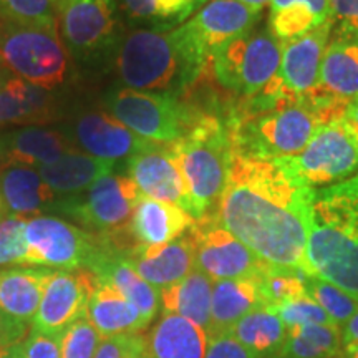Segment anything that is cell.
I'll use <instances>...</instances> for the list:
<instances>
[{"label":"cell","instance_id":"ee69618b","mask_svg":"<svg viewBox=\"0 0 358 358\" xmlns=\"http://www.w3.org/2000/svg\"><path fill=\"white\" fill-rule=\"evenodd\" d=\"M145 337L141 334H124L106 338L100 343L95 358H127L136 348L143 347Z\"/></svg>","mask_w":358,"mask_h":358},{"label":"cell","instance_id":"83f0119b","mask_svg":"<svg viewBox=\"0 0 358 358\" xmlns=\"http://www.w3.org/2000/svg\"><path fill=\"white\" fill-rule=\"evenodd\" d=\"M73 150L65 134L55 129L27 127L0 138V158L3 163L43 166Z\"/></svg>","mask_w":358,"mask_h":358},{"label":"cell","instance_id":"681fc988","mask_svg":"<svg viewBox=\"0 0 358 358\" xmlns=\"http://www.w3.org/2000/svg\"><path fill=\"white\" fill-rule=\"evenodd\" d=\"M0 358H25L24 355V343H15L7 350H3L0 353Z\"/></svg>","mask_w":358,"mask_h":358},{"label":"cell","instance_id":"f35d334b","mask_svg":"<svg viewBox=\"0 0 358 358\" xmlns=\"http://www.w3.org/2000/svg\"><path fill=\"white\" fill-rule=\"evenodd\" d=\"M27 219L13 214L0 217V268L29 266V244L25 237Z\"/></svg>","mask_w":358,"mask_h":358},{"label":"cell","instance_id":"cb8c5ba5","mask_svg":"<svg viewBox=\"0 0 358 358\" xmlns=\"http://www.w3.org/2000/svg\"><path fill=\"white\" fill-rule=\"evenodd\" d=\"M145 337V358H204L208 335L185 317L163 313Z\"/></svg>","mask_w":358,"mask_h":358},{"label":"cell","instance_id":"ba28073f","mask_svg":"<svg viewBox=\"0 0 358 358\" xmlns=\"http://www.w3.org/2000/svg\"><path fill=\"white\" fill-rule=\"evenodd\" d=\"M284 43L268 29L232 40L209 60L213 77L237 100L249 98L266 87L279 71Z\"/></svg>","mask_w":358,"mask_h":358},{"label":"cell","instance_id":"74e56055","mask_svg":"<svg viewBox=\"0 0 358 358\" xmlns=\"http://www.w3.org/2000/svg\"><path fill=\"white\" fill-rule=\"evenodd\" d=\"M60 0H0V19L20 25H58Z\"/></svg>","mask_w":358,"mask_h":358},{"label":"cell","instance_id":"d6a6232c","mask_svg":"<svg viewBox=\"0 0 358 358\" xmlns=\"http://www.w3.org/2000/svg\"><path fill=\"white\" fill-rule=\"evenodd\" d=\"M287 330L271 308L264 307L244 315L229 334L257 358H275L287 338Z\"/></svg>","mask_w":358,"mask_h":358},{"label":"cell","instance_id":"7bdbcfd3","mask_svg":"<svg viewBox=\"0 0 358 358\" xmlns=\"http://www.w3.org/2000/svg\"><path fill=\"white\" fill-rule=\"evenodd\" d=\"M65 334H43L32 329L22 342L25 358H62Z\"/></svg>","mask_w":358,"mask_h":358},{"label":"cell","instance_id":"d6986e66","mask_svg":"<svg viewBox=\"0 0 358 358\" xmlns=\"http://www.w3.org/2000/svg\"><path fill=\"white\" fill-rule=\"evenodd\" d=\"M120 252L138 272V275L156 290L176 284L196 268L194 244L189 231L171 243L159 245L134 244Z\"/></svg>","mask_w":358,"mask_h":358},{"label":"cell","instance_id":"db71d44e","mask_svg":"<svg viewBox=\"0 0 358 358\" xmlns=\"http://www.w3.org/2000/svg\"><path fill=\"white\" fill-rule=\"evenodd\" d=\"M143 350H145V343H143V347L136 348V350H133L131 353L127 358H145V355H143Z\"/></svg>","mask_w":358,"mask_h":358},{"label":"cell","instance_id":"52a82bcc","mask_svg":"<svg viewBox=\"0 0 358 358\" xmlns=\"http://www.w3.org/2000/svg\"><path fill=\"white\" fill-rule=\"evenodd\" d=\"M141 196L128 174L111 173L93 182L88 189L57 201L53 209L73 217L85 229L123 249L122 237L129 234V221Z\"/></svg>","mask_w":358,"mask_h":358},{"label":"cell","instance_id":"1f68e13d","mask_svg":"<svg viewBox=\"0 0 358 358\" xmlns=\"http://www.w3.org/2000/svg\"><path fill=\"white\" fill-rule=\"evenodd\" d=\"M52 118V98L47 90L12 77L0 90V124L43 123Z\"/></svg>","mask_w":358,"mask_h":358},{"label":"cell","instance_id":"5b68a950","mask_svg":"<svg viewBox=\"0 0 358 358\" xmlns=\"http://www.w3.org/2000/svg\"><path fill=\"white\" fill-rule=\"evenodd\" d=\"M224 122L231 129L234 153L261 159L297 156L322 124L319 116L302 101L264 110L232 105Z\"/></svg>","mask_w":358,"mask_h":358},{"label":"cell","instance_id":"4fadbf2b","mask_svg":"<svg viewBox=\"0 0 358 358\" xmlns=\"http://www.w3.org/2000/svg\"><path fill=\"white\" fill-rule=\"evenodd\" d=\"M355 96H358V40L335 37L322 60L319 83L301 101L324 124L343 118L348 101Z\"/></svg>","mask_w":358,"mask_h":358},{"label":"cell","instance_id":"e0dca14e","mask_svg":"<svg viewBox=\"0 0 358 358\" xmlns=\"http://www.w3.org/2000/svg\"><path fill=\"white\" fill-rule=\"evenodd\" d=\"M261 15L262 10L237 0H209L185 25L211 60L224 45L252 32Z\"/></svg>","mask_w":358,"mask_h":358},{"label":"cell","instance_id":"277c9868","mask_svg":"<svg viewBox=\"0 0 358 358\" xmlns=\"http://www.w3.org/2000/svg\"><path fill=\"white\" fill-rule=\"evenodd\" d=\"M189 189L194 221L213 213L229 178L234 143L219 115L204 113L185 138L169 145Z\"/></svg>","mask_w":358,"mask_h":358},{"label":"cell","instance_id":"30bf717a","mask_svg":"<svg viewBox=\"0 0 358 358\" xmlns=\"http://www.w3.org/2000/svg\"><path fill=\"white\" fill-rule=\"evenodd\" d=\"M310 187L332 186L358 174V133L345 118L324 123L297 156L279 159Z\"/></svg>","mask_w":358,"mask_h":358},{"label":"cell","instance_id":"8fae6325","mask_svg":"<svg viewBox=\"0 0 358 358\" xmlns=\"http://www.w3.org/2000/svg\"><path fill=\"white\" fill-rule=\"evenodd\" d=\"M25 237L29 244V266L78 271L100 249L101 237L53 216L27 219Z\"/></svg>","mask_w":358,"mask_h":358},{"label":"cell","instance_id":"484cf974","mask_svg":"<svg viewBox=\"0 0 358 358\" xmlns=\"http://www.w3.org/2000/svg\"><path fill=\"white\" fill-rule=\"evenodd\" d=\"M268 307L259 279L216 280L211 301V330L208 340L229 334L237 322L257 308Z\"/></svg>","mask_w":358,"mask_h":358},{"label":"cell","instance_id":"ac0fdd59","mask_svg":"<svg viewBox=\"0 0 358 358\" xmlns=\"http://www.w3.org/2000/svg\"><path fill=\"white\" fill-rule=\"evenodd\" d=\"M334 24L327 20L315 30L284 43L277 78L295 100L301 101L319 83L320 66L332 37Z\"/></svg>","mask_w":358,"mask_h":358},{"label":"cell","instance_id":"ffe728a7","mask_svg":"<svg viewBox=\"0 0 358 358\" xmlns=\"http://www.w3.org/2000/svg\"><path fill=\"white\" fill-rule=\"evenodd\" d=\"M75 136L88 155L113 163L161 146L138 136L106 111H90L80 116L75 123Z\"/></svg>","mask_w":358,"mask_h":358},{"label":"cell","instance_id":"e575fe53","mask_svg":"<svg viewBox=\"0 0 358 358\" xmlns=\"http://www.w3.org/2000/svg\"><path fill=\"white\" fill-rule=\"evenodd\" d=\"M342 332L338 325L290 327L279 358H342Z\"/></svg>","mask_w":358,"mask_h":358},{"label":"cell","instance_id":"f6af8a7d","mask_svg":"<svg viewBox=\"0 0 358 358\" xmlns=\"http://www.w3.org/2000/svg\"><path fill=\"white\" fill-rule=\"evenodd\" d=\"M204 358H257L244 345H241L231 334L217 335L208 340V350Z\"/></svg>","mask_w":358,"mask_h":358},{"label":"cell","instance_id":"8992f818","mask_svg":"<svg viewBox=\"0 0 358 358\" xmlns=\"http://www.w3.org/2000/svg\"><path fill=\"white\" fill-rule=\"evenodd\" d=\"M185 96L124 88L111 93L106 105L138 136L166 146L185 138L204 113Z\"/></svg>","mask_w":358,"mask_h":358},{"label":"cell","instance_id":"9c48e42d","mask_svg":"<svg viewBox=\"0 0 358 358\" xmlns=\"http://www.w3.org/2000/svg\"><path fill=\"white\" fill-rule=\"evenodd\" d=\"M0 57L17 77L47 92L64 83L69 69L58 25H20L2 20Z\"/></svg>","mask_w":358,"mask_h":358},{"label":"cell","instance_id":"7402d4cb","mask_svg":"<svg viewBox=\"0 0 358 358\" xmlns=\"http://www.w3.org/2000/svg\"><path fill=\"white\" fill-rule=\"evenodd\" d=\"M55 196L34 166L20 163L0 166V201L7 214L34 217L45 209H53Z\"/></svg>","mask_w":358,"mask_h":358},{"label":"cell","instance_id":"f907efd6","mask_svg":"<svg viewBox=\"0 0 358 358\" xmlns=\"http://www.w3.org/2000/svg\"><path fill=\"white\" fill-rule=\"evenodd\" d=\"M8 75H10V70H8L6 62H3L2 57H0V90L6 87V83L12 78V77H8Z\"/></svg>","mask_w":358,"mask_h":358},{"label":"cell","instance_id":"f1b7e54d","mask_svg":"<svg viewBox=\"0 0 358 358\" xmlns=\"http://www.w3.org/2000/svg\"><path fill=\"white\" fill-rule=\"evenodd\" d=\"M87 319L101 340L124 334H140L148 327L141 312L113 287L96 282L88 302Z\"/></svg>","mask_w":358,"mask_h":358},{"label":"cell","instance_id":"60d3db41","mask_svg":"<svg viewBox=\"0 0 358 358\" xmlns=\"http://www.w3.org/2000/svg\"><path fill=\"white\" fill-rule=\"evenodd\" d=\"M101 342L95 327L83 317L66 330L62 343V358H95Z\"/></svg>","mask_w":358,"mask_h":358},{"label":"cell","instance_id":"836d02e7","mask_svg":"<svg viewBox=\"0 0 358 358\" xmlns=\"http://www.w3.org/2000/svg\"><path fill=\"white\" fill-rule=\"evenodd\" d=\"M129 19L148 30L169 32L194 15L208 0H122Z\"/></svg>","mask_w":358,"mask_h":358},{"label":"cell","instance_id":"7c38bea8","mask_svg":"<svg viewBox=\"0 0 358 358\" xmlns=\"http://www.w3.org/2000/svg\"><path fill=\"white\" fill-rule=\"evenodd\" d=\"M189 236L194 244L196 268L214 282L256 279L266 271L267 262L222 227L213 213L194 221Z\"/></svg>","mask_w":358,"mask_h":358},{"label":"cell","instance_id":"bcb514c9","mask_svg":"<svg viewBox=\"0 0 358 358\" xmlns=\"http://www.w3.org/2000/svg\"><path fill=\"white\" fill-rule=\"evenodd\" d=\"M27 327L29 325L13 320L12 317L0 310V353L15 343L24 342Z\"/></svg>","mask_w":358,"mask_h":358},{"label":"cell","instance_id":"9f6ffc18","mask_svg":"<svg viewBox=\"0 0 358 358\" xmlns=\"http://www.w3.org/2000/svg\"><path fill=\"white\" fill-rule=\"evenodd\" d=\"M275 358H279V357H275Z\"/></svg>","mask_w":358,"mask_h":358},{"label":"cell","instance_id":"4316f807","mask_svg":"<svg viewBox=\"0 0 358 358\" xmlns=\"http://www.w3.org/2000/svg\"><path fill=\"white\" fill-rule=\"evenodd\" d=\"M113 161L95 158L83 151L71 150L52 163L38 166V173L50 189L58 196H75L88 189L98 179L111 174Z\"/></svg>","mask_w":358,"mask_h":358},{"label":"cell","instance_id":"9a60e30c","mask_svg":"<svg viewBox=\"0 0 358 358\" xmlns=\"http://www.w3.org/2000/svg\"><path fill=\"white\" fill-rule=\"evenodd\" d=\"M95 287V277L87 268L53 271L34 317L32 329L43 334H65L75 322L87 317Z\"/></svg>","mask_w":358,"mask_h":358},{"label":"cell","instance_id":"816d5d0a","mask_svg":"<svg viewBox=\"0 0 358 358\" xmlns=\"http://www.w3.org/2000/svg\"><path fill=\"white\" fill-rule=\"evenodd\" d=\"M237 2L244 3V6H248V7L259 8V10H262L264 7L271 3V0H237Z\"/></svg>","mask_w":358,"mask_h":358},{"label":"cell","instance_id":"11a10c76","mask_svg":"<svg viewBox=\"0 0 358 358\" xmlns=\"http://www.w3.org/2000/svg\"><path fill=\"white\" fill-rule=\"evenodd\" d=\"M3 214H6V211H3V208H2V201H0V217H2Z\"/></svg>","mask_w":358,"mask_h":358},{"label":"cell","instance_id":"3957f363","mask_svg":"<svg viewBox=\"0 0 358 358\" xmlns=\"http://www.w3.org/2000/svg\"><path fill=\"white\" fill-rule=\"evenodd\" d=\"M303 272L358 302V174L315 192Z\"/></svg>","mask_w":358,"mask_h":358},{"label":"cell","instance_id":"7dc6e473","mask_svg":"<svg viewBox=\"0 0 358 358\" xmlns=\"http://www.w3.org/2000/svg\"><path fill=\"white\" fill-rule=\"evenodd\" d=\"M342 343L343 347L350 345V343L358 342V310L350 317V320L345 322L342 327Z\"/></svg>","mask_w":358,"mask_h":358},{"label":"cell","instance_id":"ab89813d","mask_svg":"<svg viewBox=\"0 0 358 358\" xmlns=\"http://www.w3.org/2000/svg\"><path fill=\"white\" fill-rule=\"evenodd\" d=\"M275 313L279 319L284 322V325L290 329V327L299 325H337L330 319L329 313L322 308L315 301H312L308 295H302V297L292 299V301L277 303V306L268 307Z\"/></svg>","mask_w":358,"mask_h":358},{"label":"cell","instance_id":"d590c367","mask_svg":"<svg viewBox=\"0 0 358 358\" xmlns=\"http://www.w3.org/2000/svg\"><path fill=\"white\" fill-rule=\"evenodd\" d=\"M303 287L306 294L315 301L337 325H343L358 310V302L352 295L343 292L332 282L324 280L322 277L310 275L303 272Z\"/></svg>","mask_w":358,"mask_h":358},{"label":"cell","instance_id":"5bb4252c","mask_svg":"<svg viewBox=\"0 0 358 358\" xmlns=\"http://www.w3.org/2000/svg\"><path fill=\"white\" fill-rule=\"evenodd\" d=\"M116 0H60L58 24L62 37L78 57H93L116 42Z\"/></svg>","mask_w":358,"mask_h":358},{"label":"cell","instance_id":"8d00e7d4","mask_svg":"<svg viewBox=\"0 0 358 358\" xmlns=\"http://www.w3.org/2000/svg\"><path fill=\"white\" fill-rule=\"evenodd\" d=\"M257 279L268 307L306 295L303 271H301V268L271 266V264H267L266 271Z\"/></svg>","mask_w":358,"mask_h":358},{"label":"cell","instance_id":"d4e9b609","mask_svg":"<svg viewBox=\"0 0 358 358\" xmlns=\"http://www.w3.org/2000/svg\"><path fill=\"white\" fill-rule=\"evenodd\" d=\"M194 224L185 209L141 196L134 208L128 232L136 244L159 245L186 234Z\"/></svg>","mask_w":358,"mask_h":358},{"label":"cell","instance_id":"2e32d148","mask_svg":"<svg viewBox=\"0 0 358 358\" xmlns=\"http://www.w3.org/2000/svg\"><path fill=\"white\" fill-rule=\"evenodd\" d=\"M127 174L143 196L178 206L191 216L189 189L169 145L127 159Z\"/></svg>","mask_w":358,"mask_h":358},{"label":"cell","instance_id":"f5cc1de1","mask_svg":"<svg viewBox=\"0 0 358 358\" xmlns=\"http://www.w3.org/2000/svg\"><path fill=\"white\" fill-rule=\"evenodd\" d=\"M342 358H358V342L350 343L343 348V357Z\"/></svg>","mask_w":358,"mask_h":358},{"label":"cell","instance_id":"c3c4849f","mask_svg":"<svg viewBox=\"0 0 358 358\" xmlns=\"http://www.w3.org/2000/svg\"><path fill=\"white\" fill-rule=\"evenodd\" d=\"M343 118H345L347 122L350 123L358 133V96L352 98V100L348 101V105L345 108V116H343Z\"/></svg>","mask_w":358,"mask_h":358},{"label":"cell","instance_id":"7a4b0ae2","mask_svg":"<svg viewBox=\"0 0 358 358\" xmlns=\"http://www.w3.org/2000/svg\"><path fill=\"white\" fill-rule=\"evenodd\" d=\"M116 69L128 88L173 95H186L211 71L208 53L185 24L169 32L134 30L120 45Z\"/></svg>","mask_w":358,"mask_h":358},{"label":"cell","instance_id":"6da1fadb","mask_svg":"<svg viewBox=\"0 0 358 358\" xmlns=\"http://www.w3.org/2000/svg\"><path fill=\"white\" fill-rule=\"evenodd\" d=\"M315 192L279 159L234 153L213 214L264 262L303 271Z\"/></svg>","mask_w":358,"mask_h":358},{"label":"cell","instance_id":"4dcf8cb0","mask_svg":"<svg viewBox=\"0 0 358 358\" xmlns=\"http://www.w3.org/2000/svg\"><path fill=\"white\" fill-rule=\"evenodd\" d=\"M268 30L280 42L302 37L330 20V0H271Z\"/></svg>","mask_w":358,"mask_h":358},{"label":"cell","instance_id":"44dd1931","mask_svg":"<svg viewBox=\"0 0 358 358\" xmlns=\"http://www.w3.org/2000/svg\"><path fill=\"white\" fill-rule=\"evenodd\" d=\"M87 271L92 272L96 282L110 285L131 302L141 312L148 325L155 320L161 307L159 290L141 279L138 272L127 262L123 254L113 248L105 237H101L100 249L88 262Z\"/></svg>","mask_w":358,"mask_h":358},{"label":"cell","instance_id":"b9f144b4","mask_svg":"<svg viewBox=\"0 0 358 358\" xmlns=\"http://www.w3.org/2000/svg\"><path fill=\"white\" fill-rule=\"evenodd\" d=\"M330 20L338 38L358 40V0H330Z\"/></svg>","mask_w":358,"mask_h":358},{"label":"cell","instance_id":"603a6c76","mask_svg":"<svg viewBox=\"0 0 358 358\" xmlns=\"http://www.w3.org/2000/svg\"><path fill=\"white\" fill-rule=\"evenodd\" d=\"M52 274L48 267L0 268V310L20 324H32Z\"/></svg>","mask_w":358,"mask_h":358},{"label":"cell","instance_id":"f546056e","mask_svg":"<svg viewBox=\"0 0 358 358\" xmlns=\"http://www.w3.org/2000/svg\"><path fill=\"white\" fill-rule=\"evenodd\" d=\"M214 280L199 268L189 272L185 279L159 290L163 313L185 317L209 335L211 330V301Z\"/></svg>","mask_w":358,"mask_h":358}]
</instances>
